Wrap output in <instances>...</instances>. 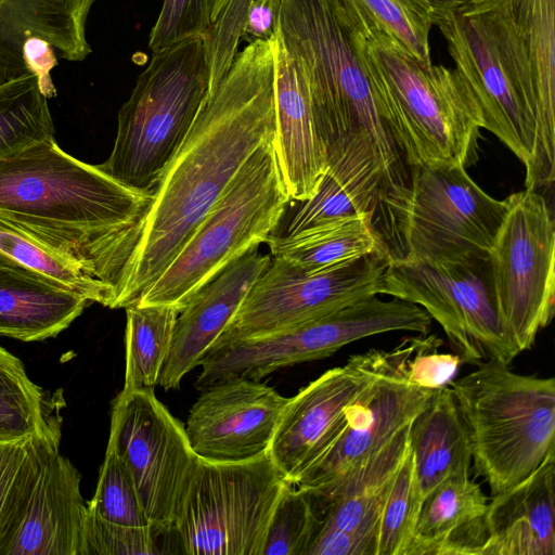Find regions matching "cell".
<instances>
[{"instance_id": "cell-1", "label": "cell", "mask_w": 555, "mask_h": 555, "mask_svg": "<svg viewBox=\"0 0 555 555\" xmlns=\"http://www.w3.org/2000/svg\"><path fill=\"white\" fill-rule=\"evenodd\" d=\"M273 39L246 44L207 98L153 193L117 308L164 273L250 155L274 138Z\"/></svg>"}, {"instance_id": "cell-2", "label": "cell", "mask_w": 555, "mask_h": 555, "mask_svg": "<svg viewBox=\"0 0 555 555\" xmlns=\"http://www.w3.org/2000/svg\"><path fill=\"white\" fill-rule=\"evenodd\" d=\"M152 199L67 154L54 139L0 158V217L111 286L114 309Z\"/></svg>"}, {"instance_id": "cell-3", "label": "cell", "mask_w": 555, "mask_h": 555, "mask_svg": "<svg viewBox=\"0 0 555 555\" xmlns=\"http://www.w3.org/2000/svg\"><path fill=\"white\" fill-rule=\"evenodd\" d=\"M278 37L305 76L327 150L361 128L377 151L386 188L404 184L401 154L387 128L391 96L350 0H282Z\"/></svg>"}, {"instance_id": "cell-4", "label": "cell", "mask_w": 555, "mask_h": 555, "mask_svg": "<svg viewBox=\"0 0 555 555\" xmlns=\"http://www.w3.org/2000/svg\"><path fill=\"white\" fill-rule=\"evenodd\" d=\"M410 168V180L386 188L378 205L390 256L427 264L488 261L507 197L490 196L463 165Z\"/></svg>"}, {"instance_id": "cell-5", "label": "cell", "mask_w": 555, "mask_h": 555, "mask_svg": "<svg viewBox=\"0 0 555 555\" xmlns=\"http://www.w3.org/2000/svg\"><path fill=\"white\" fill-rule=\"evenodd\" d=\"M467 429L473 466L495 495L555 455V379L488 360L449 385Z\"/></svg>"}, {"instance_id": "cell-6", "label": "cell", "mask_w": 555, "mask_h": 555, "mask_svg": "<svg viewBox=\"0 0 555 555\" xmlns=\"http://www.w3.org/2000/svg\"><path fill=\"white\" fill-rule=\"evenodd\" d=\"M208 94L201 37L152 51L118 112L108 158L96 165L125 186L153 194Z\"/></svg>"}, {"instance_id": "cell-7", "label": "cell", "mask_w": 555, "mask_h": 555, "mask_svg": "<svg viewBox=\"0 0 555 555\" xmlns=\"http://www.w3.org/2000/svg\"><path fill=\"white\" fill-rule=\"evenodd\" d=\"M357 11L369 52L391 96L387 128L409 166L469 165L476 157L481 118L464 78L455 67L421 62Z\"/></svg>"}, {"instance_id": "cell-8", "label": "cell", "mask_w": 555, "mask_h": 555, "mask_svg": "<svg viewBox=\"0 0 555 555\" xmlns=\"http://www.w3.org/2000/svg\"><path fill=\"white\" fill-rule=\"evenodd\" d=\"M273 139L245 162L221 197L196 228L139 305L183 308L206 282L254 245L264 243L291 201Z\"/></svg>"}, {"instance_id": "cell-9", "label": "cell", "mask_w": 555, "mask_h": 555, "mask_svg": "<svg viewBox=\"0 0 555 555\" xmlns=\"http://www.w3.org/2000/svg\"><path fill=\"white\" fill-rule=\"evenodd\" d=\"M287 483L270 452L241 462L197 457L175 512L180 552L262 555L273 511Z\"/></svg>"}, {"instance_id": "cell-10", "label": "cell", "mask_w": 555, "mask_h": 555, "mask_svg": "<svg viewBox=\"0 0 555 555\" xmlns=\"http://www.w3.org/2000/svg\"><path fill=\"white\" fill-rule=\"evenodd\" d=\"M507 199L488 266L502 327L521 353L532 348L554 317L555 221L535 190L525 189Z\"/></svg>"}, {"instance_id": "cell-11", "label": "cell", "mask_w": 555, "mask_h": 555, "mask_svg": "<svg viewBox=\"0 0 555 555\" xmlns=\"http://www.w3.org/2000/svg\"><path fill=\"white\" fill-rule=\"evenodd\" d=\"M389 259L390 253H378L306 271L282 257L271 256L217 340L278 334L359 299L384 294V273Z\"/></svg>"}, {"instance_id": "cell-12", "label": "cell", "mask_w": 555, "mask_h": 555, "mask_svg": "<svg viewBox=\"0 0 555 555\" xmlns=\"http://www.w3.org/2000/svg\"><path fill=\"white\" fill-rule=\"evenodd\" d=\"M435 26L474 96L481 128L496 135L525 166L534 121L491 0L450 5L439 13Z\"/></svg>"}, {"instance_id": "cell-13", "label": "cell", "mask_w": 555, "mask_h": 555, "mask_svg": "<svg viewBox=\"0 0 555 555\" xmlns=\"http://www.w3.org/2000/svg\"><path fill=\"white\" fill-rule=\"evenodd\" d=\"M384 294L422 307L444 331L463 363L508 365L519 353L502 327L488 261L427 264L390 256Z\"/></svg>"}, {"instance_id": "cell-14", "label": "cell", "mask_w": 555, "mask_h": 555, "mask_svg": "<svg viewBox=\"0 0 555 555\" xmlns=\"http://www.w3.org/2000/svg\"><path fill=\"white\" fill-rule=\"evenodd\" d=\"M107 447L128 469L150 521L172 527L197 456L185 428L156 398L154 388L120 391L115 398Z\"/></svg>"}, {"instance_id": "cell-15", "label": "cell", "mask_w": 555, "mask_h": 555, "mask_svg": "<svg viewBox=\"0 0 555 555\" xmlns=\"http://www.w3.org/2000/svg\"><path fill=\"white\" fill-rule=\"evenodd\" d=\"M410 338L380 350L374 378L348 405L337 434L292 481L314 490L327 486L382 450L426 405L435 390L410 383L404 364Z\"/></svg>"}, {"instance_id": "cell-16", "label": "cell", "mask_w": 555, "mask_h": 555, "mask_svg": "<svg viewBox=\"0 0 555 555\" xmlns=\"http://www.w3.org/2000/svg\"><path fill=\"white\" fill-rule=\"evenodd\" d=\"M533 121L525 186L539 190L555 177V0H491Z\"/></svg>"}, {"instance_id": "cell-17", "label": "cell", "mask_w": 555, "mask_h": 555, "mask_svg": "<svg viewBox=\"0 0 555 555\" xmlns=\"http://www.w3.org/2000/svg\"><path fill=\"white\" fill-rule=\"evenodd\" d=\"M289 398L259 380L234 377L205 388L192 405L185 433L199 459L241 462L269 452Z\"/></svg>"}, {"instance_id": "cell-18", "label": "cell", "mask_w": 555, "mask_h": 555, "mask_svg": "<svg viewBox=\"0 0 555 555\" xmlns=\"http://www.w3.org/2000/svg\"><path fill=\"white\" fill-rule=\"evenodd\" d=\"M379 352L351 356L289 398L269 450L288 482L335 437L346 409L374 378Z\"/></svg>"}, {"instance_id": "cell-19", "label": "cell", "mask_w": 555, "mask_h": 555, "mask_svg": "<svg viewBox=\"0 0 555 555\" xmlns=\"http://www.w3.org/2000/svg\"><path fill=\"white\" fill-rule=\"evenodd\" d=\"M386 180L377 151L361 128L335 142L319 186L308 199L289 201L267 237L268 246L335 219L375 214Z\"/></svg>"}, {"instance_id": "cell-20", "label": "cell", "mask_w": 555, "mask_h": 555, "mask_svg": "<svg viewBox=\"0 0 555 555\" xmlns=\"http://www.w3.org/2000/svg\"><path fill=\"white\" fill-rule=\"evenodd\" d=\"M251 246L202 285L179 311L171 346L158 385L179 387L198 366L206 352L234 318L250 287L268 266L271 255Z\"/></svg>"}, {"instance_id": "cell-21", "label": "cell", "mask_w": 555, "mask_h": 555, "mask_svg": "<svg viewBox=\"0 0 555 555\" xmlns=\"http://www.w3.org/2000/svg\"><path fill=\"white\" fill-rule=\"evenodd\" d=\"M274 53V149L291 201L313 196L327 165V146L317 126L309 89L278 33Z\"/></svg>"}, {"instance_id": "cell-22", "label": "cell", "mask_w": 555, "mask_h": 555, "mask_svg": "<svg viewBox=\"0 0 555 555\" xmlns=\"http://www.w3.org/2000/svg\"><path fill=\"white\" fill-rule=\"evenodd\" d=\"M87 511L80 475L57 447L41 472L7 555H82Z\"/></svg>"}, {"instance_id": "cell-23", "label": "cell", "mask_w": 555, "mask_h": 555, "mask_svg": "<svg viewBox=\"0 0 555 555\" xmlns=\"http://www.w3.org/2000/svg\"><path fill=\"white\" fill-rule=\"evenodd\" d=\"M555 455L492 495L485 513L483 555H555Z\"/></svg>"}, {"instance_id": "cell-24", "label": "cell", "mask_w": 555, "mask_h": 555, "mask_svg": "<svg viewBox=\"0 0 555 555\" xmlns=\"http://www.w3.org/2000/svg\"><path fill=\"white\" fill-rule=\"evenodd\" d=\"M95 0H0V85L27 75L22 48L28 37L47 40L69 62L90 53L87 21Z\"/></svg>"}, {"instance_id": "cell-25", "label": "cell", "mask_w": 555, "mask_h": 555, "mask_svg": "<svg viewBox=\"0 0 555 555\" xmlns=\"http://www.w3.org/2000/svg\"><path fill=\"white\" fill-rule=\"evenodd\" d=\"M410 425L382 450L335 481L319 489H306L313 496L320 527L367 538L377 548L383 506L395 473L408 452Z\"/></svg>"}, {"instance_id": "cell-26", "label": "cell", "mask_w": 555, "mask_h": 555, "mask_svg": "<svg viewBox=\"0 0 555 555\" xmlns=\"http://www.w3.org/2000/svg\"><path fill=\"white\" fill-rule=\"evenodd\" d=\"M487 505L469 475L447 478L423 499L404 555H483Z\"/></svg>"}, {"instance_id": "cell-27", "label": "cell", "mask_w": 555, "mask_h": 555, "mask_svg": "<svg viewBox=\"0 0 555 555\" xmlns=\"http://www.w3.org/2000/svg\"><path fill=\"white\" fill-rule=\"evenodd\" d=\"M91 304L82 295L23 268L0 263V336L54 337Z\"/></svg>"}, {"instance_id": "cell-28", "label": "cell", "mask_w": 555, "mask_h": 555, "mask_svg": "<svg viewBox=\"0 0 555 555\" xmlns=\"http://www.w3.org/2000/svg\"><path fill=\"white\" fill-rule=\"evenodd\" d=\"M409 448L421 503L447 478L469 475L470 441L450 386L435 390L413 418Z\"/></svg>"}, {"instance_id": "cell-29", "label": "cell", "mask_w": 555, "mask_h": 555, "mask_svg": "<svg viewBox=\"0 0 555 555\" xmlns=\"http://www.w3.org/2000/svg\"><path fill=\"white\" fill-rule=\"evenodd\" d=\"M282 0H211L202 35L208 70V94L237 56L242 41L272 40L279 28Z\"/></svg>"}, {"instance_id": "cell-30", "label": "cell", "mask_w": 555, "mask_h": 555, "mask_svg": "<svg viewBox=\"0 0 555 555\" xmlns=\"http://www.w3.org/2000/svg\"><path fill=\"white\" fill-rule=\"evenodd\" d=\"M373 217L367 212L317 225L270 246V255L306 271H317L371 254L389 253Z\"/></svg>"}, {"instance_id": "cell-31", "label": "cell", "mask_w": 555, "mask_h": 555, "mask_svg": "<svg viewBox=\"0 0 555 555\" xmlns=\"http://www.w3.org/2000/svg\"><path fill=\"white\" fill-rule=\"evenodd\" d=\"M60 446V425L17 441H0V555H7L31 502L41 472Z\"/></svg>"}, {"instance_id": "cell-32", "label": "cell", "mask_w": 555, "mask_h": 555, "mask_svg": "<svg viewBox=\"0 0 555 555\" xmlns=\"http://www.w3.org/2000/svg\"><path fill=\"white\" fill-rule=\"evenodd\" d=\"M0 260L74 291L91 302L114 309L111 286L88 274L69 257L51 248L0 217Z\"/></svg>"}, {"instance_id": "cell-33", "label": "cell", "mask_w": 555, "mask_h": 555, "mask_svg": "<svg viewBox=\"0 0 555 555\" xmlns=\"http://www.w3.org/2000/svg\"><path fill=\"white\" fill-rule=\"evenodd\" d=\"M125 309L126 370L121 391L154 388L171 346L179 309L139 304Z\"/></svg>"}, {"instance_id": "cell-34", "label": "cell", "mask_w": 555, "mask_h": 555, "mask_svg": "<svg viewBox=\"0 0 555 555\" xmlns=\"http://www.w3.org/2000/svg\"><path fill=\"white\" fill-rule=\"evenodd\" d=\"M54 132L48 99L34 75L0 85V158L54 139Z\"/></svg>"}, {"instance_id": "cell-35", "label": "cell", "mask_w": 555, "mask_h": 555, "mask_svg": "<svg viewBox=\"0 0 555 555\" xmlns=\"http://www.w3.org/2000/svg\"><path fill=\"white\" fill-rule=\"evenodd\" d=\"M55 423L47 414L43 392L22 361L0 346V441L39 436Z\"/></svg>"}, {"instance_id": "cell-36", "label": "cell", "mask_w": 555, "mask_h": 555, "mask_svg": "<svg viewBox=\"0 0 555 555\" xmlns=\"http://www.w3.org/2000/svg\"><path fill=\"white\" fill-rule=\"evenodd\" d=\"M414 57L431 64L429 33L440 12L462 0H350Z\"/></svg>"}, {"instance_id": "cell-37", "label": "cell", "mask_w": 555, "mask_h": 555, "mask_svg": "<svg viewBox=\"0 0 555 555\" xmlns=\"http://www.w3.org/2000/svg\"><path fill=\"white\" fill-rule=\"evenodd\" d=\"M319 527L311 493L288 482L273 511L262 555H306Z\"/></svg>"}, {"instance_id": "cell-38", "label": "cell", "mask_w": 555, "mask_h": 555, "mask_svg": "<svg viewBox=\"0 0 555 555\" xmlns=\"http://www.w3.org/2000/svg\"><path fill=\"white\" fill-rule=\"evenodd\" d=\"M170 545L178 546L173 527L155 524L146 527L124 526L105 520L89 508L87 511L82 555L165 554L163 547Z\"/></svg>"}, {"instance_id": "cell-39", "label": "cell", "mask_w": 555, "mask_h": 555, "mask_svg": "<svg viewBox=\"0 0 555 555\" xmlns=\"http://www.w3.org/2000/svg\"><path fill=\"white\" fill-rule=\"evenodd\" d=\"M421 506L410 448L398 466L383 506L376 555H404Z\"/></svg>"}, {"instance_id": "cell-40", "label": "cell", "mask_w": 555, "mask_h": 555, "mask_svg": "<svg viewBox=\"0 0 555 555\" xmlns=\"http://www.w3.org/2000/svg\"><path fill=\"white\" fill-rule=\"evenodd\" d=\"M88 508L101 518L130 527L152 525L147 518L133 480L114 450L106 448L96 489Z\"/></svg>"}, {"instance_id": "cell-41", "label": "cell", "mask_w": 555, "mask_h": 555, "mask_svg": "<svg viewBox=\"0 0 555 555\" xmlns=\"http://www.w3.org/2000/svg\"><path fill=\"white\" fill-rule=\"evenodd\" d=\"M211 0H164L152 27L149 48L152 51L192 37H202L209 22Z\"/></svg>"}, {"instance_id": "cell-42", "label": "cell", "mask_w": 555, "mask_h": 555, "mask_svg": "<svg viewBox=\"0 0 555 555\" xmlns=\"http://www.w3.org/2000/svg\"><path fill=\"white\" fill-rule=\"evenodd\" d=\"M404 364L408 380L418 387L437 390L449 386L463 363L456 353L438 352L442 344L436 335L410 337Z\"/></svg>"}, {"instance_id": "cell-43", "label": "cell", "mask_w": 555, "mask_h": 555, "mask_svg": "<svg viewBox=\"0 0 555 555\" xmlns=\"http://www.w3.org/2000/svg\"><path fill=\"white\" fill-rule=\"evenodd\" d=\"M306 555H376V544L352 532L320 527Z\"/></svg>"}, {"instance_id": "cell-44", "label": "cell", "mask_w": 555, "mask_h": 555, "mask_svg": "<svg viewBox=\"0 0 555 555\" xmlns=\"http://www.w3.org/2000/svg\"><path fill=\"white\" fill-rule=\"evenodd\" d=\"M24 66L28 74L36 77L41 93L51 99L56 95V88L51 72L57 65L54 48L44 39L28 37L22 48Z\"/></svg>"}, {"instance_id": "cell-45", "label": "cell", "mask_w": 555, "mask_h": 555, "mask_svg": "<svg viewBox=\"0 0 555 555\" xmlns=\"http://www.w3.org/2000/svg\"><path fill=\"white\" fill-rule=\"evenodd\" d=\"M0 263H4V262H2V261L0 260Z\"/></svg>"}]
</instances>
